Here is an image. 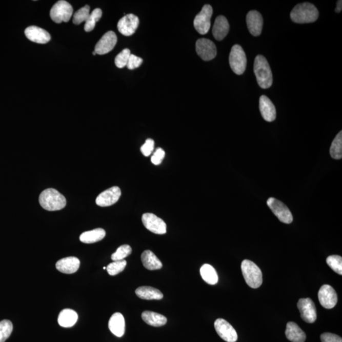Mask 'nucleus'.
<instances>
[{"label":"nucleus","instance_id":"obj_42","mask_svg":"<svg viewBox=\"0 0 342 342\" xmlns=\"http://www.w3.org/2000/svg\"><path fill=\"white\" fill-rule=\"evenodd\" d=\"M342 10V1L341 0H339L336 4V8L335 9V12L336 13H340Z\"/></svg>","mask_w":342,"mask_h":342},{"label":"nucleus","instance_id":"obj_10","mask_svg":"<svg viewBox=\"0 0 342 342\" xmlns=\"http://www.w3.org/2000/svg\"><path fill=\"white\" fill-rule=\"evenodd\" d=\"M196 51L205 61L214 59L217 55V48L213 42L208 39L201 38L196 43Z\"/></svg>","mask_w":342,"mask_h":342},{"label":"nucleus","instance_id":"obj_28","mask_svg":"<svg viewBox=\"0 0 342 342\" xmlns=\"http://www.w3.org/2000/svg\"><path fill=\"white\" fill-rule=\"evenodd\" d=\"M106 235V231L102 228H96L95 230L86 231L79 237L80 241L84 244H94L101 241Z\"/></svg>","mask_w":342,"mask_h":342},{"label":"nucleus","instance_id":"obj_14","mask_svg":"<svg viewBox=\"0 0 342 342\" xmlns=\"http://www.w3.org/2000/svg\"><path fill=\"white\" fill-rule=\"evenodd\" d=\"M139 23V18L135 15H126L118 21V31L124 36H130L136 31Z\"/></svg>","mask_w":342,"mask_h":342},{"label":"nucleus","instance_id":"obj_35","mask_svg":"<svg viewBox=\"0 0 342 342\" xmlns=\"http://www.w3.org/2000/svg\"><path fill=\"white\" fill-rule=\"evenodd\" d=\"M132 252L131 247L128 245H123L118 248L115 252L112 255L111 258L113 261L125 260L126 257L131 255Z\"/></svg>","mask_w":342,"mask_h":342},{"label":"nucleus","instance_id":"obj_9","mask_svg":"<svg viewBox=\"0 0 342 342\" xmlns=\"http://www.w3.org/2000/svg\"><path fill=\"white\" fill-rule=\"evenodd\" d=\"M142 222L148 230L157 235H164L167 232L166 223L161 218L152 213L143 215Z\"/></svg>","mask_w":342,"mask_h":342},{"label":"nucleus","instance_id":"obj_6","mask_svg":"<svg viewBox=\"0 0 342 342\" xmlns=\"http://www.w3.org/2000/svg\"><path fill=\"white\" fill-rule=\"evenodd\" d=\"M50 17L56 24L67 23L72 15H73V8L69 3L61 0L56 3L50 10Z\"/></svg>","mask_w":342,"mask_h":342},{"label":"nucleus","instance_id":"obj_3","mask_svg":"<svg viewBox=\"0 0 342 342\" xmlns=\"http://www.w3.org/2000/svg\"><path fill=\"white\" fill-rule=\"evenodd\" d=\"M254 71L260 87L263 89L270 88L273 84V74L265 56H256L254 61Z\"/></svg>","mask_w":342,"mask_h":342},{"label":"nucleus","instance_id":"obj_40","mask_svg":"<svg viewBox=\"0 0 342 342\" xmlns=\"http://www.w3.org/2000/svg\"><path fill=\"white\" fill-rule=\"evenodd\" d=\"M142 63L143 59L142 58L133 55V54H131V55L129 58L127 66H126V67H127L129 69L133 70L134 69L138 68V67L141 66Z\"/></svg>","mask_w":342,"mask_h":342},{"label":"nucleus","instance_id":"obj_26","mask_svg":"<svg viewBox=\"0 0 342 342\" xmlns=\"http://www.w3.org/2000/svg\"><path fill=\"white\" fill-rule=\"evenodd\" d=\"M135 293L139 298L144 300H161L164 297L160 290L151 287H139Z\"/></svg>","mask_w":342,"mask_h":342},{"label":"nucleus","instance_id":"obj_17","mask_svg":"<svg viewBox=\"0 0 342 342\" xmlns=\"http://www.w3.org/2000/svg\"><path fill=\"white\" fill-rule=\"evenodd\" d=\"M247 24L248 29L253 36H259L263 27L262 15L257 11H250L247 15Z\"/></svg>","mask_w":342,"mask_h":342},{"label":"nucleus","instance_id":"obj_5","mask_svg":"<svg viewBox=\"0 0 342 342\" xmlns=\"http://www.w3.org/2000/svg\"><path fill=\"white\" fill-rule=\"evenodd\" d=\"M229 62L232 71L237 75H242L246 71L247 59L243 48L238 45L231 48Z\"/></svg>","mask_w":342,"mask_h":342},{"label":"nucleus","instance_id":"obj_13","mask_svg":"<svg viewBox=\"0 0 342 342\" xmlns=\"http://www.w3.org/2000/svg\"><path fill=\"white\" fill-rule=\"evenodd\" d=\"M318 298L323 308L328 309L333 308L338 301L337 294L335 290L328 285H323L319 289Z\"/></svg>","mask_w":342,"mask_h":342},{"label":"nucleus","instance_id":"obj_7","mask_svg":"<svg viewBox=\"0 0 342 342\" xmlns=\"http://www.w3.org/2000/svg\"><path fill=\"white\" fill-rule=\"evenodd\" d=\"M212 13L213 9L211 5H206L203 7L201 12L196 16L194 19L193 25L199 34L204 35L208 33L211 28Z\"/></svg>","mask_w":342,"mask_h":342},{"label":"nucleus","instance_id":"obj_12","mask_svg":"<svg viewBox=\"0 0 342 342\" xmlns=\"http://www.w3.org/2000/svg\"><path fill=\"white\" fill-rule=\"evenodd\" d=\"M297 307L300 312V316L304 321L313 323L317 319L316 309L311 298H301L298 301Z\"/></svg>","mask_w":342,"mask_h":342},{"label":"nucleus","instance_id":"obj_20","mask_svg":"<svg viewBox=\"0 0 342 342\" xmlns=\"http://www.w3.org/2000/svg\"><path fill=\"white\" fill-rule=\"evenodd\" d=\"M80 266L79 258L75 257H68L62 258L56 263V268L64 274H73L77 271Z\"/></svg>","mask_w":342,"mask_h":342},{"label":"nucleus","instance_id":"obj_33","mask_svg":"<svg viewBox=\"0 0 342 342\" xmlns=\"http://www.w3.org/2000/svg\"><path fill=\"white\" fill-rule=\"evenodd\" d=\"M90 7L88 5H86L84 7H82V9H80L76 11L74 13L73 15V18H72V22L75 24V25H79V24H82L83 22H85L88 20L89 16L90 15Z\"/></svg>","mask_w":342,"mask_h":342},{"label":"nucleus","instance_id":"obj_36","mask_svg":"<svg viewBox=\"0 0 342 342\" xmlns=\"http://www.w3.org/2000/svg\"><path fill=\"white\" fill-rule=\"evenodd\" d=\"M327 263L335 273L342 274V258L339 255H331L327 258Z\"/></svg>","mask_w":342,"mask_h":342},{"label":"nucleus","instance_id":"obj_19","mask_svg":"<svg viewBox=\"0 0 342 342\" xmlns=\"http://www.w3.org/2000/svg\"><path fill=\"white\" fill-rule=\"evenodd\" d=\"M259 109L264 119L268 122H273L276 117V111L273 102L268 97L263 95L260 97Z\"/></svg>","mask_w":342,"mask_h":342},{"label":"nucleus","instance_id":"obj_43","mask_svg":"<svg viewBox=\"0 0 342 342\" xmlns=\"http://www.w3.org/2000/svg\"><path fill=\"white\" fill-rule=\"evenodd\" d=\"M93 55H96V53L95 52H93Z\"/></svg>","mask_w":342,"mask_h":342},{"label":"nucleus","instance_id":"obj_2","mask_svg":"<svg viewBox=\"0 0 342 342\" xmlns=\"http://www.w3.org/2000/svg\"><path fill=\"white\" fill-rule=\"evenodd\" d=\"M318 17V10L310 3H303L296 5L290 13L291 19L297 24L314 23Z\"/></svg>","mask_w":342,"mask_h":342},{"label":"nucleus","instance_id":"obj_34","mask_svg":"<svg viewBox=\"0 0 342 342\" xmlns=\"http://www.w3.org/2000/svg\"><path fill=\"white\" fill-rule=\"evenodd\" d=\"M126 265L127 262L126 260L114 261L108 265L106 269L110 276H115L125 270Z\"/></svg>","mask_w":342,"mask_h":342},{"label":"nucleus","instance_id":"obj_11","mask_svg":"<svg viewBox=\"0 0 342 342\" xmlns=\"http://www.w3.org/2000/svg\"><path fill=\"white\" fill-rule=\"evenodd\" d=\"M214 327L218 335L223 340L227 342H236L238 340L236 330L226 320L217 319L214 323Z\"/></svg>","mask_w":342,"mask_h":342},{"label":"nucleus","instance_id":"obj_22","mask_svg":"<svg viewBox=\"0 0 342 342\" xmlns=\"http://www.w3.org/2000/svg\"><path fill=\"white\" fill-rule=\"evenodd\" d=\"M109 328L110 332L117 337H122L125 333V319L122 314L115 312L109 320Z\"/></svg>","mask_w":342,"mask_h":342},{"label":"nucleus","instance_id":"obj_4","mask_svg":"<svg viewBox=\"0 0 342 342\" xmlns=\"http://www.w3.org/2000/svg\"><path fill=\"white\" fill-rule=\"evenodd\" d=\"M242 274L247 284L252 289H258L263 284V273L259 268L251 260H244L242 263Z\"/></svg>","mask_w":342,"mask_h":342},{"label":"nucleus","instance_id":"obj_39","mask_svg":"<svg viewBox=\"0 0 342 342\" xmlns=\"http://www.w3.org/2000/svg\"><path fill=\"white\" fill-rule=\"evenodd\" d=\"M165 154L164 150L161 149V148H158V149L155 150V152L152 156L151 162L155 166L160 165L163 163L164 157H165Z\"/></svg>","mask_w":342,"mask_h":342},{"label":"nucleus","instance_id":"obj_25","mask_svg":"<svg viewBox=\"0 0 342 342\" xmlns=\"http://www.w3.org/2000/svg\"><path fill=\"white\" fill-rule=\"evenodd\" d=\"M141 258L144 267L149 270H158L163 268L161 261L150 250H145L143 252Z\"/></svg>","mask_w":342,"mask_h":342},{"label":"nucleus","instance_id":"obj_38","mask_svg":"<svg viewBox=\"0 0 342 342\" xmlns=\"http://www.w3.org/2000/svg\"><path fill=\"white\" fill-rule=\"evenodd\" d=\"M154 141L152 139H147L141 147V152L145 157H149L154 150Z\"/></svg>","mask_w":342,"mask_h":342},{"label":"nucleus","instance_id":"obj_24","mask_svg":"<svg viewBox=\"0 0 342 342\" xmlns=\"http://www.w3.org/2000/svg\"><path fill=\"white\" fill-rule=\"evenodd\" d=\"M287 338L292 342H304L306 341L305 333L294 322L287 323L286 332Z\"/></svg>","mask_w":342,"mask_h":342},{"label":"nucleus","instance_id":"obj_41","mask_svg":"<svg viewBox=\"0 0 342 342\" xmlns=\"http://www.w3.org/2000/svg\"><path fill=\"white\" fill-rule=\"evenodd\" d=\"M321 340L322 342H342V339L340 336L330 333L322 334L321 335Z\"/></svg>","mask_w":342,"mask_h":342},{"label":"nucleus","instance_id":"obj_8","mask_svg":"<svg viewBox=\"0 0 342 342\" xmlns=\"http://www.w3.org/2000/svg\"><path fill=\"white\" fill-rule=\"evenodd\" d=\"M267 204L273 214L280 222L285 224H290L293 222V215L286 205L277 199L271 197L267 201Z\"/></svg>","mask_w":342,"mask_h":342},{"label":"nucleus","instance_id":"obj_18","mask_svg":"<svg viewBox=\"0 0 342 342\" xmlns=\"http://www.w3.org/2000/svg\"><path fill=\"white\" fill-rule=\"evenodd\" d=\"M25 35L27 38L30 41L38 43V44H46L51 39L49 32L39 27L34 26L27 28L25 30Z\"/></svg>","mask_w":342,"mask_h":342},{"label":"nucleus","instance_id":"obj_32","mask_svg":"<svg viewBox=\"0 0 342 342\" xmlns=\"http://www.w3.org/2000/svg\"><path fill=\"white\" fill-rule=\"evenodd\" d=\"M13 331V325L9 320L0 321V342H5L10 337Z\"/></svg>","mask_w":342,"mask_h":342},{"label":"nucleus","instance_id":"obj_23","mask_svg":"<svg viewBox=\"0 0 342 342\" xmlns=\"http://www.w3.org/2000/svg\"><path fill=\"white\" fill-rule=\"evenodd\" d=\"M78 319L77 312L72 309H66L61 312L58 317L59 325L64 328H71L75 325Z\"/></svg>","mask_w":342,"mask_h":342},{"label":"nucleus","instance_id":"obj_30","mask_svg":"<svg viewBox=\"0 0 342 342\" xmlns=\"http://www.w3.org/2000/svg\"><path fill=\"white\" fill-rule=\"evenodd\" d=\"M330 155L334 159H341L342 157V131L333 139L330 147Z\"/></svg>","mask_w":342,"mask_h":342},{"label":"nucleus","instance_id":"obj_16","mask_svg":"<svg viewBox=\"0 0 342 342\" xmlns=\"http://www.w3.org/2000/svg\"><path fill=\"white\" fill-rule=\"evenodd\" d=\"M117 42V37L114 32L109 31L102 37L95 46V52L98 55H105L114 49Z\"/></svg>","mask_w":342,"mask_h":342},{"label":"nucleus","instance_id":"obj_15","mask_svg":"<svg viewBox=\"0 0 342 342\" xmlns=\"http://www.w3.org/2000/svg\"><path fill=\"white\" fill-rule=\"evenodd\" d=\"M120 196L119 187H113L99 194L96 199V204L99 207L111 206L117 203Z\"/></svg>","mask_w":342,"mask_h":342},{"label":"nucleus","instance_id":"obj_37","mask_svg":"<svg viewBox=\"0 0 342 342\" xmlns=\"http://www.w3.org/2000/svg\"><path fill=\"white\" fill-rule=\"evenodd\" d=\"M131 55L130 50L126 48L118 53L115 58V64L118 68L123 69L127 66L129 56Z\"/></svg>","mask_w":342,"mask_h":342},{"label":"nucleus","instance_id":"obj_31","mask_svg":"<svg viewBox=\"0 0 342 342\" xmlns=\"http://www.w3.org/2000/svg\"><path fill=\"white\" fill-rule=\"evenodd\" d=\"M102 16V11L100 9H96L90 13L88 20L86 21L85 31L86 32L92 31L95 28L96 22L100 19Z\"/></svg>","mask_w":342,"mask_h":342},{"label":"nucleus","instance_id":"obj_29","mask_svg":"<svg viewBox=\"0 0 342 342\" xmlns=\"http://www.w3.org/2000/svg\"><path fill=\"white\" fill-rule=\"evenodd\" d=\"M202 278L209 285H214L217 284L218 275L215 269L211 265L206 264L200 268Z\"/></svg>","mask_w":342,"mask_h":342},{"label":"nucleus","instance_id":"obj_27","mask_svg":"<svg viewBox=\"0 0 342 342\" xmlns=\"http://www.w3.org/2000/svg\"><path fill=\"white\" fill-rule=\"evenodd\" d=\"M142 317L147 324L154 327H163L168 321V319L163 315L152 311L143 312Z\"/></svg>","mask_w":342,"mask_h":342},{"label":"nucleus","instance_id":"obj_1","mask_svg":"<svg viewBox=\"0 0 342 342\" xmlns=\"http://www.w3.org/2000/svg\"><path fill=\"white\" fill-rule=\"evenodd\" d=\"M40 205L48 211H60L66 206V197L58 191L53 188L43 191L39 197Z\"/></svg>","mask_w":342,"mask_h":342},{"label":"nucleus","instance_id":"obj_21","mask_svg":"<svg viewBox=\"0 0 342 342\" xmlns=\"http://www.w3.org/2000/svg\"><path fill=\"white\" fill-rule=\"evenodd\" d=\"M229 31H230V24L227 18L223 15L217 17L212 29V34L214 38L217 41H222L227 36Z\"/></svg>","mask_w":342,"mask_h":342}]
</instances>
